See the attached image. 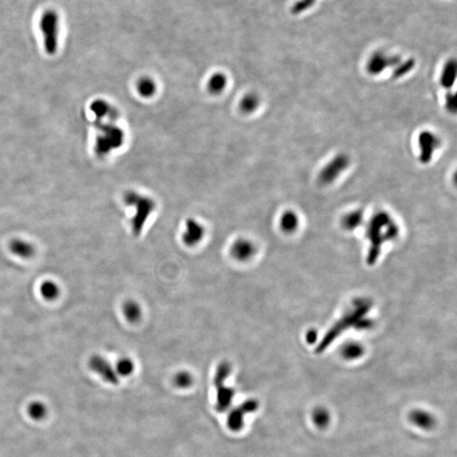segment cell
Returning a JSON list of instances; mask_svg holds the SVG:
<instances>
[{
	"instance_id": "8fae6325",
	"label": "cell",
	"mask_w": 457,
	"mask_h": 457,
	"mask_svg": "<svg viewBox=\"0 0 457 457\" xmlns=\"http://www.w3.org/2000/svg\"><path fill=\"white\" fill-rule=\"evenodd\" d=\"M255 251L256 248L254 244L245 238L236 240L230 248V253L232 257L242 262L250 259L255 253Z\"/></svg>"
},
{
	"instance_id": "277c9868",
	"label": "cell",
	"mask_w": 457,
	"mask_h": 457,
	"mask_svg": "<svg viewBox=\"0 0 457 457\" xmlns=\"http://www.w3.org/2000/svg\"><path fill=\"white\" fill-rule=\"evenodd\" d=\"M44 48L48 54L56 53L59 43V17L54 11H46L40 21Z\"/></svg>"
},
{
	"instance_id": "52a82bcc",
	"label": "cell",
	"mask_w": 457,
	"mask_h": 457,
	"mask_svg": "<svg viewBox=\"0 0 457 457\" xmlns=\"http://www.w3.org/2000/svg\"><path fill=\"white\" fill-rule=\"evenodd\" d=\"M258 402L254 399L244 401L241 406L232 410L228 416L227 425L230 430L238 432L243 428L245 415L256 412L258 408Z\"/></svg>"
},
{
	"instance_id": "6da1fadb",
	"label": "cell",
	"mask_w": 457,
	"mask_h": 457,
	"mask_svg": "<svg viewBox=\"0 0 457 457\" xmlns=\"http://www.w3.org/2000/svg\"><path fill=\"white\" fill-rule=\"evenodd\" d=\"M124 200L127 205L135 207L136 209V214L131 220V230L134 235L139 236L147 218L155 209V203L152 199L138 195L136 193H127Z\"/></svg>"
},
{
	"instance_id": "ba28073f",
	"label": "cell",
	"mask_w": 457,
	"mask_h": 457,
	"mask_svg": "<svg viewBox=\"0 0 457 457\" xmlns=\"http://www.w3.org/2000/svg\"><path fill=\"white\" fill-rule=\"evenodd\" d=\"M397 56H389L382 52L373 54L367 62L366 69L369 75H379L390 67H395L401 62Z\"/></svg>"
},
{
	"instance_id": "44dd1931",
	"label": "cell",
	"mask_w": 457,
	"mask_h": 457,
	"mask_svg": "<svg viewBox=\"0 0 457 457\" xmlns=\"http://www.w3.org/2000/svg\"><path fill=\"white\" fill-rule=\"evenodd\" d=\"M27 412L32 419L41 421L44 419L48 414V409L45 405L40 401H34L30 404L27 408Z\"/></svg>"
},
{
	"instance_id": "603a6c76",
	"label": "cell",
	"mask_w": 457,
	"mask_h": 457,
	"mask_svg": "<svg viewBox=\"0 0 457 457\" xmlns=\"http://www.w3.org/2000/svg\"><path fill=\"white\" fill-rule=\"evenodd\" d=\"M298 218L292 211H287L281 216V226L286 232H291L297 227Z\"/></svg>"
},
{
	"instance_id": "484cf974",
	"label": "cell",
	"mask_w": 457,
	"mask_h": 457,
	"mask_svg": "<svg viewBox=\"0 0 457 457\" xmlns=\"http://www.w3.org/2000/svg\"><path fill=\"white\" fill-rule=\"evenodd\" d=\"M174 381L177 387L186 389L193 385V378L188 372H179L175 375Z\"/></svg>"
},
{
	"instance_id": "9a60e30c",
	"label": "cell",
	"mask_w": 457,
	"mask_h": 457,
	"mask_svg": "<svg viewBox=\"0 0 457 457\" xmlns=\"http://www.w3.org/2000/svg\"><path fill=\"white\" fill-rule=\"evenodd\" d=\"M91 110L96 115V118L100 121L104 117H110L115 119L117 113L108 103L103 100H98L92 105Z\"/></svg>"
},
{
	"instance_id": "cb8c5ba5",
	"label": "cell",
	"mask_w": 457,
	"mask_h": 457,
	"mask_svg": "<svg viewBox=\"0 0 457 457\" xmlns=\"http://www.w3.org/2000/svg\"><path fill=\"white\" fill-rule=\"evenodd\" d=\"M135 365L133 361L127 357L121 358L116 364V373L123 377L130 376L133 373Z\"/></svg>"
},
{
	"instance_id": "3957f363",
	"label": "cell",
	"mask_w": 457,
	"mask_h": 457,
	"mask_svg": "<svg viewBox=\"0 0 457 457\" xmlns=\"http://www.w3.org/2000/svg\"><path fill=\"white\" fill-rule=\"evenodd\" d=\"M99 135L97 137L95 152L99 156L108 154L111 150L121 147L123 142L124 134L115 125L99 122Z\"/></svg>"
},
{
	"instance_id": "ac0fdd59",
	"label": "cell",
	"mask_w": 457,
	"mask_h": 457,
	"mask_svg": "<svg viewBox=\"0 0 457 457\" xmlns=\"http://www.w3.org/2000/svg\"><path fill=\"white\" fill-rule=\"evenodd\" d=\"M227 85V78L223 73H215L208 82V89L213 94H219L225 90Z\"/></svg>"
},
{
	"instance_id": "9c48e42d",
	"label": "cell",
	"mask_w": 457,
	"mask_h": 457,
	"mask_svg": "<svg viewBox=\"0 0 457 457\" xmlns=\"http://www.w3.org/2000/svg\"><path fill=\"white\" fill-rule=\"evenodd\" d=\"M89 367L106 382L110 383L111 385H117L119 383L116 371L106 359L100 355H94L91 357L89 360Z\"/></svg>"
},
{
	"instance_id": "5bb4252c",
	"label": "cell",
	"mask_w": 457,
	"mask_h": 457,
	"mask_svg": "<svg viewBox=\"0 0 457 457\" xmlns=\"http://www.w3.org/2000/svg\"><path fill=\"white\" fill-rule=\"evenodd\" d=\"M10 249L15 255L22 258H29L34 255L35 249L32 244L21 239L11 241Z\"/></svg>"
},
{
	"instance_id": "4fadbf2b",
	"label": "cell",
	"mask_w": 457,
	"mask_h": 457,
	"mask_svg": "<svg viewBox=\"0 0 457 457\" xmlns=\"http://www.w3.org/2000/svg\"><path fill=\"white\" fill-rule=\"evenodd\" d=\"M457 75V64L454 59H450L444 64L440 75V85L444 89L451 88L454 86Z\"/></svg>"
},
{
	"instance_id": "ffe728a7",
	"label": "cell",
	"mask_w": 457,
	"mask_h": 457,
	"mask_svg": "<svg viewBox=\"0 0 457 457\" xmlns=\"http://www.w3.org/2000/svg\"><path fill=\"white\" fill-rule=\"evenodd\" d=\"M259 98L256 94H248L241 99L240 106H241L242 112L251 114L257 110V108L259 107Z\"/></svg>"
},
{
	"instance_id": "8992f818",
	"label": "cell",
	"mask_w": 457,
	"mask_h": 457,
	"mask_svg": "<svg viewBox=\"0 0 457 457\" xmlns=\"http://www.w3.org/2000/svg\"><path fill=\"white\" fill-rule=\"evenodd\" d=\"M417 144L419 148L420 162L422 164H428L441 146V141L433 131H423L418 135Z\"/></svg>"
},
{
	"instance_id": "4316f807",
	"label": "cell",
	"mask_w": 457,
	"mask_h": 457,
	"mask_svg": "<svg viewBox=\"0 0 457 457\" xmlns=\"http://www.w3.org/2000/svg\"><path fill=\"white\" fill-rule=\"evenodd\" d=\"M361 219H362V214L361 212H352L345 217L343 223L345 227H347L348 229H352V228L356 227L361 223Z\"/></svg>"
},
{
	"instance_id": "f546056e",
	"label": "cell",
	"mask_w": 457,
	"mask_h": 457,
	"mask_svg": "<svg viewBox=\"0 0 457 457\" xmlns=\"http://www.w3.org/2000/svg\"><path fill=\"white\" fill-rule=\"evenodd\" d=\"M360 353H361V349L356 347L355 345H350L345 350V355L347 356L348 358H355L357 355H360Z\"/></svg>"
},
{
	"instance_id": "d6986e66",
	"label": "cell",
	"mask_w": 457,
	"mask_h": 457,
	"mask_svg": "<svg viewBox=\"0 0 457 457\" xmlns=\"http://www.w3.org/2000/svg\"><path fill=\"white\" fill-rule=\"evenodd\" d=\"M312 420L316 427L319 428H325L329 426L331 417L330 413L326 408L317 407L313 410L312 413Z\"/></svg>"
},
{
	"instance_id": "e0dca14e",
	"label": "cell",
	"mask_w": 457,
	"mask_h": 457,
	"mask_svg": "<svg viewBox=\"0 0 457 457\" xmlns=\"http://www.w3.org/2000/svg\"><path fill=\"white\" fill-rule=\"evenodd\" d=\"M124 315L131 323H136L142 317V309L140 305L134 301H127L122 307Z\"/></svg>"
},
{
	"instance_id": "7402d4cb",
	"label": "cell",
	"mask_w": 457,
	"mask_h": 457,
	"mask_svg": "<svg viewBox=\"0 0 457 457\" xmlns=\"http://www.w3.org/2000/svg\"><path fill=\"white\" fill-rule=\"evenodd\" d=\"M41 295L46 300H54L59 297V288L53 281H47L42 283L40 286Z\"/></svg>"
},
{
	"instance_id": "30bf717a",
	"label": "cell",
	"mask_w": 457,
	"mask_h": 457,
	"mask_svg": "<svg viewBox=\"0 0 457 457\" xmlns=\"http://www.w3.org/2000/svg\"><path fill=\"white\" fill-rule=\"evenodd\" d=\"M204 235V228L201 223L194 219H188L186 222L182 241L187 246H195L200 242Z\"/></svg>"
},
{
	"instance_id": "5b68a950",
	"label": "cell",
	"mask_w": 457,
	"mask_h": 457,
	"mask_svg": "<svg viewBox=\"0 0 457 457\" xmlns=\"http://www.w3.org/2000/svg\"><path fill=\"white\" fill-rule=\"evenodd\" d=\"M349 166L350 158L346 154H337L321 169L318 174V180L321 184H332L347 169Z\"/></svg>"
},
{
	"instance_id": "83f0119b",
	"label": "cell",
	"mask_w": 457,
	"mask_h": 457,
	"mask_svg": "<svg viewBox=\"0 0 457 457\" xmlns=\"http://www.w3.org/2000/svg\"><path fill=\"white\" fill-rule=\"evenodd\" d=\"M316 0H300L292 7V13L299 14L309 9L315 3Z\"/></svg>"
},
{
	"instance_id": "7c38bea8",
	"label": "cell",
	"mask_w": 457,
	"mask_h": 457,
	"mask_svg": "<svg viewBox=\"0 0 457 457\" xmlns=\"http://www.w3.org/2000/svg\"><path fill=\"white\" fill-rule=\"evenodd\" d=\"M409 418L413 425L423 430H430L436 424L435 417L424 410L412 411L410 413Z\"/></svg>"
},
{
	"instance_id": "f1b7e54d",
	"label": "cell",
	"mask_w": 457,
	"mask_h": 457,
	"mask_svg": "<svg viewBox=\"0 0 457 457\" xmlns=\"http://www.w3.org/2000/svg\"><path fill=\"white\" fill-rule=\"evenodd\" d=\"M445 108H446V110L449 113L454 114V113L456 112L457 103L455 94H452V93H448L446 94V96H445Z\"/></svg>"
},
{
	"instance_id": "d4e9b609",
	"label": "cell",
	"mask_w": 457,
	"mask_h": 457,
	"mask_svg": "<svg viewBox=\"0 0 457 457\" xmlns=\"http://www.w3.org/2000/svg\"><path fill=\"white\" fill-rule=\"evenodd\" d=\"M415 61L412 59H407L406 61L400 62L396 66L394 67L393 76L395 78H401L407 75L414 68Z\"/></svg>"
},
{
	"instance_id": "7a4b0ae2",
	"label": "cell",
	"mask_w": 457,
	"mask_h": 457,
	"mask_svg": "<svg viewBox=\"0 0 457 457\" xmlns=\"http://www.w3.org/2000/svg\"><path fill=\"white\" fill-rule=\"evenodd\" d=\"M231 373V366L227 361L219 363L214 375V384L217 390L216 409L218 412H225L229 409L235 397V390L225 385Z\"/></svg>"
},
{
	"instance_id": "2e32d148",
	"label": "cell",
	"mask_w": 457,
	"mask_h": 457,
	"mask_svg": "<svg viewBox=\"0 0 457 457\" xmlns=\"http://www.w3.org/2000/svg\"><path fill=\"white\" fill-rule=\"evenodd\" d=\"M137 89L138 94L143 98L148 99L153 96L157 91V86L152 78L142 77L137 83Z\"/></svg>"
}]
</instances>
